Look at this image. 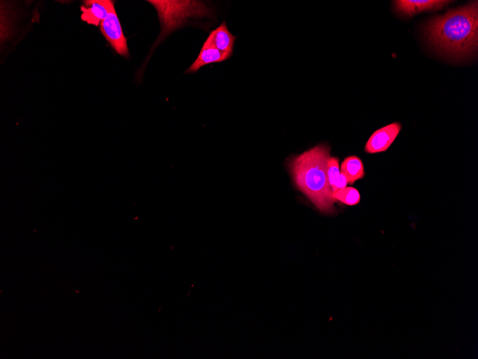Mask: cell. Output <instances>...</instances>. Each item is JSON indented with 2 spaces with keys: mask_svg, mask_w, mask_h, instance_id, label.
Wrapping results in <instances>:
<instances>
[{
  "mask_svg": "<svg viewBox=\"0 0 478 359\" xmlns=\"http://www.w3.org/2000/svg\"><path fill=\"white\" fill-rule=\"evenodd\" d=\"M425 33L434 47L451 58L461 60L473 56L478 46L477 1L432 18Z\"/></svg>",
  "mask_w": 478,
  "mask_h": 359,
  "instance_id": "cell-1",
  "label": "cell"
},
{
  "mask_svg": "<svg viewBox=\"0 0 478 359\" xmlns=\"http://www.w3.org/2000/svg\"><path fill=\"white\" fill-rule=\"evenodd\" d=\"M330 148L325 145L294 157L289 163L290 170L296 187L321 213L335 212L333 189L328 175Z\"/></svg>",
  "mask_w": 478,
  "mask_h": 359,
  "instance_id": "cell-2",
  "label": "cell"
},
{
  "mask_svg": "<svg viewBox=\"0 0 478 359\" xmlns=\"http://www.w3.org/2000/svg\"><path fill=\"white\" fill-rule=\"evenodd\" d=\"M100 28L101 33L115 51L121 56L127 58L130 53L127 38L123 34L115 7L108 13L107 17L101 23Z\"/></svg>",
  "mask_w": 478,
  "mask_h": 359,
  "instance_id": "cell-3",
  "label": "cell"
},
{
  "mask_svg": "<svg viewBox=\"0 0 478 359\" xmlns=\"http://www.w3.org/2000/svg\"><path fill=\"white\" fill-rule=\"evenodd\" d=\"M402 129L399 123L389 124L376 131L367 141L365 152L369 154H377L386 152L393 143Z\"/></svg>",
  "mask_w": 478,
  "mask_h": 359,
  "instance_id": "cell-4",
  "label": "cell"
},
{
  "mask_svg": "<svg viewBox=\"0 0 478 359\" xmlns=\"http://www.w3.org/2000/svg\"><path fill=\"white\" fill-rule=\"evenodd\" d=\"M114 7L115 2L111 0H86L80 8L81 19L89 25L100 26Z\"/></svg>",
  "mask_w": 478,
  "mask_h": 359,
  "instance_id": "cell-5",
  "label": "cell"
},
{
  "mask_svg": "<svg viewBox=\"0 0 478 359\" xmlns=\"http://www.w3.org/2000/svg\"><path fill=\"white\" fill-rule=\"evenodd\" d=\"M393 3L399 14L410 17L423 12L441 10L452 2L445 0H396Z\"/></svg>",
  "mask_w": 478,
  "mask_h": 359,
  "instance_id": "cell-6",
  "label": "cell"
},
{
  "mask_svg": "<svg viewBox=\"0 0 478 359\" xmlns=\"http://www.w3.org/2000/svg\"><path fill=\"white\" fill-rule=\"evenodd\" d=\"M232 55L223 53L214 46L205 42L204 46L197 59L193 63L192 66L187 70V73H195L198 71L202 67L211 64V63L220 62L229 59Z\"/></svg>",
  "mask_w": 478,
  "mask_h": 359,
  "instance_id": "cell-7",
  "label": "cell"
},
{
  "mask_svg": "<svg viewBox=\"0 0 478 359\" xmlns=\"http://www.w3.org/2000/svg\"><path fill=\"white\" fill-rule=\"evenodd\" d=\"M235 40L236 37L229 32L226 22H224L210 33L206 42L219 51L232 55Z\"/></svg>",
  "mask_w": 478,
  "mask_h": 359,
  "instance_id": "cell-8",
  "label": "cell"
},
{
  "mask_svg": "<svg viewBox=\"0 0 478 359\" xmlns=\"http://www.w3.org/2000/svg\"><path fill=\"white\" fill-rule=\"evenodd\" d=\"M340 173L346 175L348 184L351 185L362 179L365 175L363 163L356 156L347 157L343 161L340 167Z\"/></svg>",
  "mask_w": 478,
  "mask_h": 359,
  "instance_id": "cell-9",
  "label": "cell"
},
{
  "mask_svg": "<svg viewBox=\"0 0 478 359\" xmlns=\"http://www.w3.org/2000/svg\"><path fill=\"white\" fill-rule=\"evenodd\" d=\"M333 196L336 201L350 206L358 204L361 200L358 190L352 186L339 189L333 193Z\"/></svg>",
  "mask_w": 478,
  "mask_h": 359,
  "instance_id": "cell-10",
  "label": "cell"
},
{
  "mask_svg": "<svg viewBox=\"0 0 478 359\" xmlns=\"http://www.w3.org/2000/svg\"><path fill=\"white\" fill-rule=\"evenodd\" d=\"M328 175L330 185L333 189L336 183L338 182L340 176L339 158L330 156L328 159Z\"/></svg>",
  "mask_w": 478,
  "mask_h": 359,
  "instance_id": "cell-11",
  "label": "cell"
},
{
  "mask_svg": "<svg viewBox=\"0 0 478 359\" xmlns=\"http://www.w3.org/2000/svg\"><path fill=\"white\" fill-rule=\"evenodd\" d=\"M347 184H348V180H347L346 175L344 173H340L339 179L333 188V193L338 191L339 189L346 188L347 186Z\"/></svg>",
  "mask_w": 478,
  "mask_h": 359,
  "instance_id": "cell-12",
  "label": "cell"
}]
</instances>
